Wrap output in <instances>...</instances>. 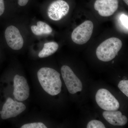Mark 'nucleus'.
<instances>
[{"label":"nucleus","instance_id":"2","mask_svg":"<svg viewBox=\"0 0 128 128\" xmlns=\"http://www.w3.org/2000/svg\"><path fill=\"white\" fill-rule=\"evenodd\" d=\"M122 45V41L118 38H111L106 40L97 48V57L101 61H110L118 55Z\"/></svg>","mask_w":128,"mask_h":128},{"label":"nucleus","instance_id":"7","mask_svg":"<svg viewBox=\"0 0 128 128\" xmlns=\"http://www.w3.org/2000/svg\"><path fill=\"white\" fill-rule=\"evenodd\" d=\"M13 87V95L16 100L22 102L28 98L30 94V88L25 77L18 74L14 76Z\"/></svg>","mask_w":128,"mask_h":128},{"label":"nucleus","instance_id":"5","mask_svg":"<svg viewBox=\"0 0 128 128\" xmlns=\"http://www.w3.org/2000/svg\"><path fill=\"white\" fill-rule=\"evenodd\" d=\"M26 108V105L22 102L8 98L2 106L1 118L3 120L15 118L24 112Z\"/></svg>","mask_w":128,"mask_h":128},{"label":"nucleus","instance_id":"15","mask_svg":"<svg viewBox=\"0 0 128 128\" xmlns=\"http://www.w3.org/2000/svg\"><path fill=\"white\" fill-rule=\"evenodd\" d=\"M21 128H46L47 126L41 122H34L24 124L21 126Z\"/></svg>","mask_w":128,"mask_h":128},{"label":"nucleus","instance_id":"12","mask_svg":"<svg viewBox=\"0 0 128 128\" xmlns=\"http://www.w3.org/2000/svg\"><path fill=\"white\" fill-rule=\"evenodd\" d=\"M58 47V44L56 42L46 43L44 44L43 48L38 54V57L43 58L52 55L57 51Z\"/></svg>","mask_w":128,"mask_h":128},{"label":"nucleus","instance_id":"1","mask_svg":"<svg viewBox=\"0 0 128 128\" xmlns=\"http://www.w3.org/2000/svg\"><path fill=\"white\" fill-rule=\"evenodd\" d=\"M59 73L54 69L42 67L37 73L38 80L41 87L50 96L58 95L61 91L62 82Z\"/></svg>","mask_w":128,"mask_h":128},{"label":"nucleus","instance_id":"16","mask_svg":"<svg viewBox=\"0 0 128 128\" xmlns=\"http://www.w3.org/2000/svg\"><path fill=\"white\" fill-rule=\"evenodd\" d=\"M118 88L124 94L128 97V80H122L118 85Z\"/></svg>","mask_w":128,"mask_h":128},{"label":"nucleus","instance_id":"17","mask_svg":"<svg viewBox=\"0 0 128 128\" xmlns=\"http://www.w3.org/2000/svg\"><path fill=\"white\" fill-rule=\"evenodd\" d=\"M87 128H105V126L101 121L96 120H92L88 124Z\"/></svg>","mask_w":128,"mask_h":128},{"label":"nucleus","instance_id":"4","mask_svg":"<svg viewBox=\"0 0 128 128\" xmlns=\"http://www.w3.org/2000/svg\"><path fill=\"white\" fill-rule=\"evenodd\" d=\"M96 99L98 105L103 110L113 111L119 109L118 101L107 89H99L96 93Z\"/></svg>","mask_w":128,"mask_h":128},{"label":"nucleus","instance_id":"19","mask_svg":"<svg viewBox=\"0 0 128 128\" xmlns=\"http://www.w3.org/2000/svg\"><path fill=\"white\" fill-rule=\"evenodd\" d=\"M29 0H18V4L21 6H24L27 4Z\"/></svg>","mask_w":128,"mask_h":128},{"label":"nucleus","instance_id":"8","mask_svg":"<svg viewBox=\"0 0 128 128\" xmlns=\"http://www.w3.org/2000/svg\"><path fill=\"white\" fill-rule=\"evenodd\" d=\"M70 6L67 2L64 0H56L48 8V16L53 20H60L68 14Z\"/></svg>","mask_w":128,"mask_h":128},{"label":"nucleus","instance_id":"18","mask_svg":"<svg viewBox=\"0 0 128 128\" xmlns=\"http://www.w3.org/2000/svg\"><path fill=\"white\" fill-rule=\"evenodd\" d=\"M5 6L4 0H0V16L3 14Z\"/></svg>","mask_w":128,"mask_h":128},{"label":"nucleus","instance_id":"10","mask_svg":"<svg viewBox=\"0 0 128 128\" xmlns=\"http://www.w3.org/2000/svg\"><path fill=\"white\" fill-rule=\"evenodd\" d=\"M118 6V0H96L94 4V9L103 17L113 15Z\"/></svg>","mask_w":128,"mask_h":128},{"label":"nucleus","instance_id":"20","mask_svg":"<svg viewBox=\"0 0 128 128\" xmlns=\"http://www.w3.org/2000/svg\"><path fill=\"white\" fill-rule=\"evenodd\" d=\"M123 1L124 2H125V3L127 4V5H128V0H123Z\"/></svg>","mask_w":128,"mask_h":128},{"label":"nucleus","instance_id":"3","mask_svg":"<svg viewBox=\"0 0 128 128\" xmlns=\"http://www.w3.org/2000/svg\"><path fill=\"white\" fill-rule=\"evenodd\" d=\"M94 25L92 21L86 20L76 28L71 34L74 43L83 44L87 43L90 38L93 32Z\"/></svg>","mask_w":128,"mask_h":128},{"label":"nucleus","instance_id":"6","mask_svg":"<svg viewBox=\"0 0 128 128\" xmlns=\"http://www.w3.org/2000/svg\"><path fill=\"white\" fill-rule=\"evenodd\" d=\"M61 72L62 78L70 93L74 94L82 90V86L81 82L69 66H62Z\"/></svg>","mask_w":128,"mask_h":128},{"label":"nucleus","instance_id":"14","mask_svg":"<svg viewBox=\"0 0 128 128\" xmlns=\"http://www.w3.org/2000/svg\"><path fill=\"white\" fill-rule=\"evenodd\" d=\"M116 24L118 30L126 34H128V15L123 12L118 14L116 18Z\"/></svg>","mask_w":128,"mask_h":128},{"label":"nucleus","instance_id":"13","mask_svg":"<svg viewBox=\"0 0 128 128\" xmlns=\"http://www.w3.org/2000/svg\"><path fill=\"white\" fill-rule=\"evenodd\" d=\"M32 32L36 35L49 34L52 32V29L48 24L44 22L38 21L37 25H32L31 27Z\"/></svg>","mask_w":128,"mask_h":128},{"label":"nucleus","instance_id":"11","mask_svg":"<svg viewBox=\"0 0 128 128\" xmlns=\"http://www.w3.org/2000/svg\"><path fill=\"white\" fill-rule=\"evenodd\" d=\"M103 116L109 123L114 126H122L127 124V117L123 115L121 112L117 110L104 112Z\"/></svg>","mask_w":128,"mask_h":128},{"label":"nucleus","instance_id":"9","mask_svg":"<svg viewBox=\"0 0 128 128\" xmlns=\"http://www.w3.org/2000/svg\"><path fill=\"white\" fill-rule=\"evenodd\" d=\"M5 36L7 44L12 49L18 50L23 47V38L16 27L12 25L8 26L5 31Z\"/></svg>","mask_w":128,"mask_h":128}]
</instances>
